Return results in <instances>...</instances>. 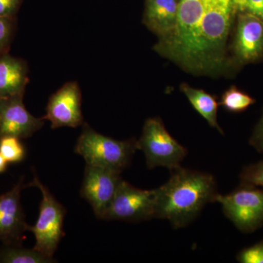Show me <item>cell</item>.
I'll use <instances>...</instances> for the list:
<instances>
[{
	"instance_id": "7c38bea8",
	"label": "cell",
	"mask_w": 263,
	"mask_h": 263,
	"mask_svg": "<svg viewBox=\"0 0 263 263\" xmlns=\"http://www.w3.org/2000/svg\"><path fill=\"white\" fill-rule=\"evenodd\" d=\"M24 179L9 192L0 195V240L5 245H21L29 224L21 203Z\"/></svg>"
},
{
	"instance_id": "4fadbf2b",
	"label": "cell",
	"mask_w": 263,
	"mask_h": 263,
	"mask_svg": "<svg viewBox=\"0 0 263 263\" xmlns=\"http://www.w3.org/2000/svg\"><path fill=\"white\" fill-rule=\"evenodd\" d=\"M178 9V0H146L143 22L160 39H163L174 30Z\"/></svg>"
},
{
	"instance_id": "603a6c76",
	"label": "cell",
	"mask_w": 263,
	"mask_h": 263,
	"mask_svg": "<svg viewBox=\"0 0 263 263\" xmlns=\"http://www.w3.org/2000/svg\"><path fill=\"white\" fill-rule=\"evenodd\" d=\"M249 144L263 154V113L249 139Z\"/></svg>"
},
{
	"instance_id": "ac0fdd59",
	"label": "cell",
	"mask_w": 263,
	"mask_h": 263,
	"mask_svg": "<svg viewBox=\"0 0 263 263\" xmlns=\"http://www.w3.org/2000/svg\"><path fill=\"white\" fill-rule=\"evenodd\" d=\"M20 140L12 136L0 138V154L7 162L16 163L24 160L26 149Z\"/></svg>"
},
{
	"instance_id": "cb8c5ba5",
	"label": "cell",
	"mask_w": 263,
	"mask_h": 263,
	"mask_svg": "<svg viewBox=\"0 0 263 263\" xmlns=\"http://www.w3.org/2000/svg\"><path fill=\"white\" fill-rule=\"evenodd\" d=\"M241 11H247L263 20V0H242Z\"/></svg>"
},
{
	"instance_id": "3957f363",
	"label": "cell",
	"mask_w": 263,
	"mask_h": 263,
	"mask_svg": "<svg viewBox=\"0 0 263 263\" xmlns=\"http://www.w3.org/2000/svg\"><path fill=\"white\" fill-rule=\"evenodd\" d=\"M136 150V140L118 141L100 134L86 124L75 147L76 153L84 159L86 164L120 173L129 165Z\"/></svg>"
},
{
	"instance_id": "d6986e66",
	"label": "cell",
	"mask_w": 263,
	"mask_h": 263,
	"mask_svg": "<svg viewBox=\"0 0 263 263\" xmlns=\"http://www.w3.org/2000/svg\"><path fill=\"white\" fill-rule=\"evenodd\" d=\"M240 179V183L263 189V160L243 167Z\"/></svg>"
},
{
	"instance_id": "5b68a950",
	"label": "cell",
	"mask_w": 263,
	"mask_h": 263,
	"mask_svg": "<svg viewBox=\"0 0 263 263\" xmlns=\"http://www.w3.org/2000/svg\"><path fill=\"white\" fill-rule=\"evenodd\" d=\"M29 186L39 189L42 194L37 220L34 226H28V231L32 233L35 238L34 249L50 258H53L60 240L65 235L63 226L65 209L37 176H34Z\"/></svg>"
},
{
	"instance_id": "9a60e30c",
	"label": "cell",
	"mask_w": 263,
	"mask_h": 263,
	"mask_svg": "<svg viewBox=\"0 0 263 263\" xmlns=\"http://www.w3.org/2000/svg\"><path fill=\"white\" fill-rule=\"evenodd\" d=\"M180 89L197 113L206 120L211 127L215 128L223 134V130L217 122L218 108L219 105L216 97L204 90L191 87L185 83L181 84Z\"/></svg>"
},
{
	"instance_id": "d4e9b609",
	"label": "cell",
	"mask_w": 263,
	"mask_h": 263,
	"mask_svg": "<svg viewBox=\"0 0 263 263\" xmlns=\"http://www.w3.org/2000/svg\"><path fill=\"white\" fill-rule=\"evenodd\" d=\"M8 163V162L3 157V156L0 154V174H3V173L6 171Z\"/></svg>"
},
{
	"instance_id": "44dd1931",
	"label": "cell",
	"mask_w": 263,
	"mask_h": 263,
	"mask_svg": "<svg viewBox=\"0 0 263 263\" xmlns=\"http://www.w3.org/2000/svg\"><path fill=\"white\" fill-rule=\"evenodd\" d=\"M236 259L240 263H263V240L240 250Z\"/></svg>"
},
{
	"instance_id": "7a4b0ae2",
	"label": "cell",
	"mask_w": 263,
	"mask_h": 263,
	"mask_svg": "<svg viewBox=\"0 0 263 263\" xmlns=\"http://www.w3.org/2000/svg\"><path fill=\"white\" fill-rule=\"evenodd\" d=\"M155 191V219H166L174 229L193 222L218 195L212 174L181 166L171 170L168 181Z\"/></svg>"
},
{
	"instance_id": "7402d4cb",
	"label": "cell",
	"mask_w": 263,
	"mask_h": 263,
	"mask_svg": "<svg viewBox=\"0 0 263 263\" xmlns=\"http://www.w3.org/2000/svg\"><path fill=\"white\" fill-rule=\"evenodd\" d=\"M24 0H0V16L15 18Z\"/></svg>"
},
{
	"instance_id": "52a82bcc",
	"label": "cell",
	"mask_w": 263,
	"mask_h": 263,
	"mask_svg": "<svg viewBox=\"0 0 263 263\" xmlns=\"http://www.w3.org/2000/svg\"><path fill=\"white\" fill-rule=\"evenodd\" d=\"M156 191L135 187L122 180L105 213V220L141 221L155 219Z\"/></svg>"
},
{
	"instance_id": "30bf717a",
	"label": "cell",
	"mask_w": 263,
	"mask_h": 263,
	"mask_svg": "<svg viewBox=\"0 0 263 263\" xmlns=\"http://www.w3.org/2000/svg\"><path fill=\"white\" fill-rule=\"evenodd\" d=\"M43 119L49 121L52 129L76 128L83 124L81 94L76 82L66 83L51 95Z\"/></svg>"
},
{
	"instance_id": "8fae6325",
	"label": "cell",
	"mask_w": 263,
	"mask_h": 263,
	"mask_svg": "<svg viewBox=\"0 0 263 263\" xmlns=\"http://www.w3.org/2000/svg\"><path fill=\"white\" fill-rule=\"evenodd\" d=\"M24 94L0 98V138H29L44 124V119L33 117L26 108Z\"/></svg>"
},
{
	"instance_id": "8992f818",
	"label": "cell",
	"mask_w": 263,
	"mask_h": 263,
	"mask_svg": "<svg viewBox=\"0 0 263 263\" xmlns=\"http://www.w3.org/2000/svg\"><path fill=\"white\" fill-rule=\"evenodd\" d=\"M226 217L242 233H251L263 226V189L240 183L228 195L218 193L215 201Z\"/></svg>"
},
{
	"instance_id": "2e32d148",
	"label": "cell",
	"mask_w": 263,
	"mask_h": 263,
	"mask_svg": "<svg viewBox=\"0 0 263 263\" xmlns=\"http://www.w3.org/2000/svg\"><path fill=\"white\" fill-rule=\"evenodd\" d=\"M54 259L41 253L34 248H22L21 245H5L0 249V262L4 263H51Z\"/></svg>"
},
{
	"instance_id": "5bb4252c",
	"label": "cell",
	"mask_w": 263,
	"mask_h": 263,
	"mask_svg": "<svg viewBox=\"0 0 263 263\" xmlns=\"http://www.w3.org/2000/svg\"><path fill=\"white\" fill-rule=\"evenodd\" d=\"M29 82L28 67L22 59L0 54V98L24 94Z\"/></svg>"
},
{
	"instance_id": "9c48e42d",
	"label": "cell",
	"mask_w": 263,
	"mask_h": 263,
	"mask_svg": "<svg viewBox=\"0 0 263 263\" xmlns=\"http://www.w3.org/2000/svg\"><path fill=\"white\" fill-rule=\"evenodd\" d=\"M234 60L238 65L263 58V20L247 11H239L233 43Z\"/></svg>"
},
{
	"instance_id": "ffe728a7",
	"label": "cell",
	"mask_w": 263,
	"mask_h": 263,
	"mask_svg": "<svg viewBox=\"0 0 263 263\" xmlns=\"http://www.w3.org/2000/svg\"><path fill=\"white\" fill-rule=\"evenodd\" d=\"M15 18L0 16V54L9 50L15 32Z\"/></svg>"
},
{
	"instance_id": "6da1fadb",
	"label": "cell",
	"mask_w": 263,
	"mask_h": 263,
	"mask_svg": "<svg viewBox=\"0 0 263 263\" xmlns=\"http://www.w3.org/2000/svg\"><path fill=\"white\" fill-rule=\"evenodd\" d=\"M241 5L242 0H180L174 30L154 48L193 73L218 72L226 64L227 41Z\"/></svg>"
},
{
	"instance_id": "484cf974",
	"label": "cell",
	"mask_w": 263,
	"mask_h": 263,
	"mask_svg": "<svg viewBox=\"0 0 263 263\" xmlns=\"http://www.w3.org/2000/svg\"><path fill=\"white\" fill-rule=\"evenodd\" d=\"M178 1H179H179H180V0H178Z\"/></svg>"
},
{
	"instance_id": "277c9868",
	"label": "cell",
	"mask_w": 263,
	"mask_h": 263,
	"mask_svg": "<svg viewBox=\"0 0 263 263\" xmlns=\"http://www.w3.org/2000/svg\"><path fill=\"white\" fill-rule=\"evenodd\" d=\"M136 146L144 154L149 169L164 167L171 171L181 166L188 154L186 148L170 134L160 118L147 119Z\"/></svg>"
},
{
	"instance_id": "e0dca14e",
	"label": "cell",
	"mask_w": 263,
	"mask_h": 263,
	"mask_svg": "<svg viewBox=\"0 0 263 263\" xmlns=\"http://www.w3.org/2000/svg\"><path fill=\"white\" fill-rule=\"evenodd\" d=\"M255 103V99L237 86H232L221 95L219 105L230 113L240 114Z\"/></svg>"
},
{
	"instance_id": "ba28073f",
	"label": "cell",
	"mask_w": 263,
	"mask_h": 263,
	"mask_svg": "<svg viewBox=\"0 0 263 263\" xmlns=\"http://www.w3.org/2000/svg\"><path fill=\"white\" fill-rule=\"evenodd\" d=\"M120 175L113 170L86 164L81 195L89 202L98 219H103L110 206L122 180Z\"/></svg>"
}]
</instances>
